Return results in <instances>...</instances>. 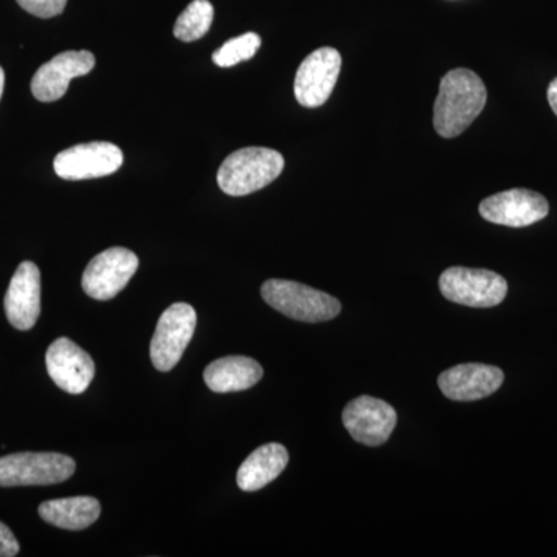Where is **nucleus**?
I'll use <instances>...</instances> for the list:
<instances>
[{
    "mask_svg": "<svg viewBox=\"0 0 557 557\" xmlns=\"http://www.w3.org/2000/svg\"><path fill=\"white\" fill-rule=\"evenodd\" d=\"M486 98L485 84L478 73L468 69L446 73L434 104V127L440 137L463 134L485 109Z\"/></svg>",
    "mask_w": 557,
    "mask_h": 557,
    "instance_id": "f257e3e1",
    "label": "nucleus"
},
{
    "mask_svg": "<svg viewBox=\"0 0 557 557\" xmlns=\"http://www.w3.org/2000/svg\"><path fill=\"white\" fill-rule=\"evenodd\" d=\"M281 152L267 148H245L223 161L218 183L223 193L233 197L248 196L269 186L284 171Z\"/></svg>",
    "mask_w": 557,
    "mask_h": 557,
    "instance_id": "f03ea898",
    "label": "nucleus"
},
{
    "mask_svg": "<svg viewBox=\"0 0 557 557\" xmlns=\"http://www.w3.org/2000/svg\"><path fill=\"white\" fill-rule=\"evenodd\" d=\"M260 293L270 307L296 321L314 324L330 321L341 313L338 299L299 282L270 278L262 285Z\"/></svg>",
    "mask_w": 557,
    "mask_h": 557,
    "instance_id": "7ed1b4c3",
    "label": "nucleus"
},
{
    "mask_svg": "<svg viewBox=\"0 0 557 557\" xmlns=\"http://www.w3.org/2000/svg\"><path fill=\"white\" fill-rule=\"evenodd\" d=\"M72 457L58 453H20L0 457V486H46L75 474Z\"/></svg>",
    "mask_w": 557,
    "mask_h": 557,
    "instance_id": "20e7f679",
    "label": "nucleus"
},
{
    "mask_svg": "<svg viewBox=\"0 0 557 557\" xmlns=\"http://www.w3.org/2000/svg\"><path fill=\"white\" fill-rule=\"evenodd\" d=\"M440 292L450 302L474 309H490L507 298L508 284L490 270L453 267L440 276Z\"/></svg>",
    "mask_w": 557,
    "mask_h": 557,
    "instance_id": "39448f33",
    "label": "nucleus"
},
{
    "mask_svg": "<svg viewBox=\"0 0 557 557\" xmlns=\"http://www.w3.org/2000/svg\"><path fill=\"white\" fill-rule=\"evenodd\" d=\"M197 313L189 304H172L157 324L150 343V359L160 372H170L178 364L196 332Z\"/></svg>",
    "mask_w": 557,
    "mask_h": 557,
    "instance_id": "423d86ee",
    "label": "nucleus"
},
{
    "mask_svg": "<svg viewBox=\"0 0 557 557\" xmlns=\"http://www.w3.org/2000/svg\"><path fill=\"white\" fill-rule=\"evenodd\" d=\"M138 258L127 248H109L95 256L83 274V288L97 300L115 298L138 270Z\"/></svg>",
    "mask_w": 557,
    "mask_h": 557,
    "instance_id": "0eeeda50",
    "label": "nucleus"
},
{
    "mask_svg": "<svg viewBox=\"0 0 557 557\" xmlns=\"http://www.w3.org/2000/svg\"><path fill=\"white\" fill-rule=\"evenodd\" d=\"M123 150L108 141L86 143L62 150L54 159L58 177L89 180L115 174L123 166Z\"/></svg>",
    "mask_w": 557,
    "mask_h": 557,
    "instance_id": "6e6552de",
    "label": "nucleus"
},
{
    "mask_svg": "<svg viewBox=\"0 0 557 557\" xmlns=\"http://www.w3.org/2000/svg\"><path fill=\"white\" fill-rule=\"evenodd\" d=\"M338 50L322 47L310 53L299 65L295 78V97L304 108H321L338 83L341 72Z\"/></svg>",
    "mask_w": 557,
    "mask_h": 557,
    "instance_id": "1a4fd4ad",
    "label": "nucleus"
},
{
    "mask_svg": "<svg viewBox=\"0 0 557 557\" xmlns=\"http://www.w3.org/2000/svg\"><path fill=\"white\" fill-rule=\"evenodd\" d=\"M487 222L509 228H523L541 222L548 215V201L530 189H509L487 197L479 207Z\"/></svg>",
    "mask_w": 557,
    "mask_h": 557,
    "instance_id": "9d476101",
    "label": "nucleus"
},
{
    "mask_svg": "<svg viewBox=\"0 0 557 557\" xmlns=\"http://www.w3.org/2000/svg\"><path fill=\"white\" fill-rule=\"evenodd\" d=\"M397 412L388 403L373 397H359L348 403L343 423L355 442L366 446H381L397 426Z\"/></svg>",
    "mask_w": 557,
    "mask_h": 557,
    "instance_id": "9b49d317",
    "label": "nucleus"
},
{
    "mask_svg": "<svg viewBox=\"0 0 557 557\" xmlns=\"http://www.w3.org/2000/svg\"><path fill=\"white\" fill-rule=\"evenodd\" d=\"M47 372L61 391L79 395L95 379V362L86 350L69 338H58L46 355Z\"/></svg>",
    "mask_w": 557,
    "mask_h": 557,
    "instance_id": "f8f14e48",
    "label": "nucleus"
},
{
    "mask_svg": "<svg viewBox=\"0 0 557 557\" xmlns=\"http://www.w3.org/2000/svg\"><path fill=\"white\" fill-rule=\"evenodd\" d=\"M95 67V57L87 50H69L40 65L32 79V94L40 102L61 100L70 81L87 75Z\"/></svg>",
    "mask_w": 557,
    "mask_h": 557,
    "instance_id": "ddd939ff",
    "label": "nucleus"
},
{
    "mask_svg": "<svg viewBox=\"0 0 557 557\" xmlns=\"http://www.w3.org/2000/svg\"><path fill=\"white\" fill-rule=\"evenodd\" d=\"M7 319L14 329L27 332L35 327L40 314V271L36 263L22 262L7 289Z\"/></svg>",
    "mask_w": 557,
    "mask_h": 557,
    "instance_id": "4468645a",
    "label": "nucleus"
},
{
    "mask_svg": "<svg viewBox=\"0 0 557 557\" xmlns=\"http://www.w3.org/2000/svg\"><path fill=\"white\" fill-rule=\"evenodd\" d=\"M504 372L494 366L460 364L438 376V387L454 401H475L493 395L504 384Z\"/></svg>",
    "mask_w": 557,
    "mask_h": 557,
    "instance_id": "2eb2a0df",
    "label": "nucleus"
},
{
    "mask_svg": "<svg viewBox=\"0 0 557 557\" xmlns=\"http://www.w3.org/2000/svg\"><path fill=\"white\" fill-rule=\"evenodd\" d=\"M262 376V366L248 357L220 358L205 369V383L215 394L247 391L256 386Z\"/></svg>",
    "mask_w": 557,
    "mask_h": 557,
    "instance_id": "dca6fc26",
    "label": "nucleus"
},
{
    "mask_svg": "<svg viewBox=\"0 0 557 557\" xmlns=\"http://www.w3.org/2000/svg\"><path fill=\"white\" fill-rule=\"evenodd\" d=\"M288 450L278 443L260 446L242 463L237 471V485L252 493L276 480L288 465Z\"/></svg>",
    "mask_w": 557,
    "mask_h": 557,
    "instance_id": "f3484780",
    "label": "nucleus"
},
{
    "mask_svg": "<svg viewBox=\"0 0 557 557\" xmlns=\"http://www.w3.org/2000/svg\"><path fill=\"white\" fill-rule=\"evenodd\" d=\"M40 518L62 530L79 531L94 525L101 515L100 502L95 497H69L47 500L38 509Z\"/></svg>",
    "mask_w": 557,
    "mask_h": 557,
    "instance_id": "a211bd4d",
    "label": "nucleus"
},
{
    "mask_svg": "<svg viewBox=\"0 0 557 557\" xmlns=\"http://www.w3.org/2000/svg\"><path fill=\"white\" fill-rule=\"evenodd\" d=\"M214 20V7L209 0H193L180 14L174 25L175 38L183 42H194L203 38Z\"/></svg>",
    "mask_w": 557,
    "mask_h": 557,
    "instance_id": "6ab92c4d",
    "label": "nucleus"
},
{
    "mask_svg": "<svg viewBox=\"0 0 557 557\" xmlns=\"http://www.w3.org/2000/svg\"><path fill=\"white\" fill-rule=\"evenodd\" d=\"M260 46H262V39L258 33H245V35L230 39L219 50H215L212 53V62L219 67H233V65L255 58Z\"/></svg>",
    "mask_w": 557,
    "mask_h": 557,
    "instance_id": "aec40b11",
    "label": "nucleus"
},
{
    "mask_svg": "<svg viewBox=\"0 0 557 557\" xmlns=\"http://www.w3.org/2000/svg\"><path fill=\"white\" fill-rule=\"evenodd\" d=\"M17 3L40 20H50V17L60 16L67 5V0H16Z\"/></svg>",
    "mask_w": 557,
    "mask_h": 557,
    "instance_id": "412c9836",
    "label": "nucleus"
},
{
    "mask_svg": "<svg viewBox=\"0 0 557 557\" xmlns=\"http://www.w3.org/2000/svg\"><path fill=\"white\" fill-rule=\"evenodd\" d=\"M20 542L5 523L0 522V557H14L20 555Z\"/></svg>",
    "mask_w": 557,
    "mask_h": 557,
    "instance_id": "4be33fe9",
    "label": "nucleus"
},
{
    "mask_svg": "<svg viewBox=\"0 0 557 557\" xmlns=\"http://www.w3.org/2000/svg\"><path fill=\"white\" fill-rule=\"evenodd\" d=\"M548 102L552 106L553 112L557 115V78L552 81L547 91Z\"/></svg>",
    "mask_w": 557,
    "mask_h": 557,
    "instance_id": "5701e85b",
    "label": "nucleus"
},
{
    "mask_svg": "<svg viewBox=\"0 0 557 557\" xmlns=\"http://www.w3.org/2000/svg\"><path fill=\"white\" fill-rule=\"evenodd\" d=\"M3 87H5V72L0 67V98H2Z\"/></svg>",
    "mask_w": 557,
    "mask_h": 557,
    "instance_id": "b1692460",
    "label": "nucleus"
}]
</instances>
